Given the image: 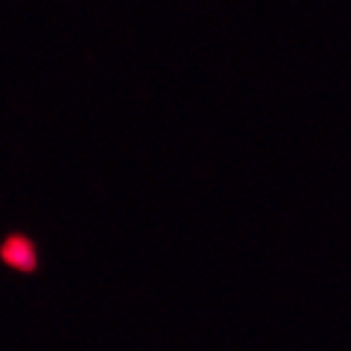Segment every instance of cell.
I'll return each mask as SVG.
<instances>
[{
    "label": "cell",
    "mask_w": 351,
    "mask_h": 351,
    "mask_svg": "<svg viewBox=\"0 0 351 351\" xmlns=\"http://www.w3.org/2000/svg\"><path fill=\"white\" fill-rule=\"evenodd\" d=\"M5 256L13 264H19V267H29L31 264V249L23 241H10L8 249H5Z\"/></svg>",
    "instance_id": "cell-1"
}]
</instances>
